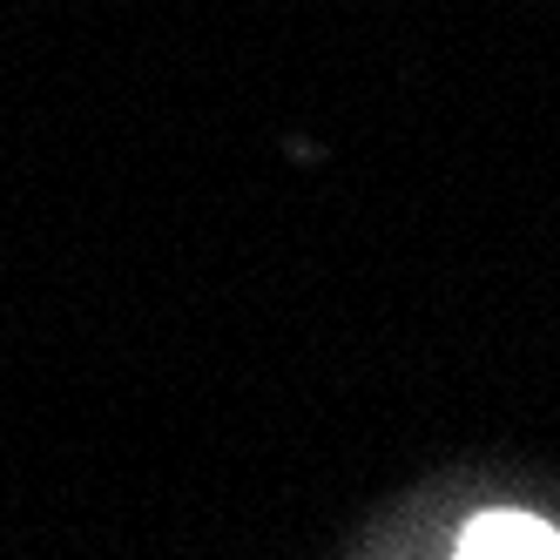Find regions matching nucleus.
<instances>
[{
	"label": "nucleus",
	"instance_id": "obj_1",
	"mask_svg": "<svg viewBox=\"0 0 560 560\" xmlns=\"http://www.w3.org/2000/svg\"><path fill=\"white\" fill-rule=\"evenodd\" d=\"M459 560H493V553H513V560H560V527H547L540 513H520V506H493L459 527Z\"/></svg>",
	"mask_w": 560,
	"mask_h": 560
}]
</instances>
